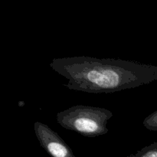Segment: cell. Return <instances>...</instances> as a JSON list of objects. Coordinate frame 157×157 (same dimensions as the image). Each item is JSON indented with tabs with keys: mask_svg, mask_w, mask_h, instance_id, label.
<instances>
[{
	"mask_svg": "<svg viewBox=\"0 0 157 157\" xmlns=\"http://www.w3.org/2000/svg\"><path fill=\"white\" fill-rule=\"evenodd\" d=\"M50 67L67 80V89L90 94L114 93L157 80L156 66L122 59L67 57L55 58Z\"/></svg>",
	"mask_w": 157,
	"mask_h": 157,
	"instance_id": "cell-1",
	"label": "cell"
},
{
	"mask_svg": "<svg viewBox=\"0 0 157 157\" xmlns=\"http://www.w3.org/2000/svg\"><path fill=\"white\" fill-rule=\"evenodd\" d=\"M113 113L102 107L75 105L57 113V122L62 127L87 137L107 134V122Z\"/></svg>",
	"mask_w": 157,
	"mask_h": 157,
	"instance_id": "cell-2",
	"label": "cell"
},
{
	"mask_svg": "<svg viewBox=\"0 0 157 157\" xmlns=\"http://www.w3.org/2000/svg\"><path fill=\"white\" fill-rule=\"evenodd\" d=\"M34 130L41 147L52 157H76L62 138L48 125L37 121Z\"/></svg>",
	"mask_w": 157,
	"mask_h": 157,
	"instance_id": "cell-3",
	"label": "cell"
},
{
	"mask_svg": "<svg viewBox=\"0 0 157 157\" xmlns=\"http://www.w3.org/2000/svg\"><path fill=\"white\" fill-rule=\"evenodd\" d=\"M127 157H157V141Z\"/></svg>",
	"mask_w": 157,
	"mask_h": 157,
	"instance_id": "cell-4",
	"label": "cell"
},
{
	"mask_svg": "<svg viewBox=\"0 0 157 157\" xmlns=\"http://www.w3.org/2000/svg\"><path fill=\"white\" fill-rule=\"evenodd\" d=\"M144 126L152 131H157V110L144 119Z\"/></svg>",
	"mask_w": 157,
	"mask_h": 157,
	"instance_id": "cell-5",
	"label": "cell"
}]
</instances>
